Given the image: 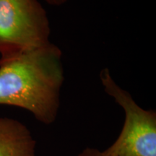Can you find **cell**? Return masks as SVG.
Wrapping results in <instances>:
<instances>
[{
  "mask_svg": "<svg viewBox=\"0 0 156 156\" xmlns=\"http://www.w3.org/2000/svg\"><path fill=\"white\" fill-rule=\"evenodd\" d=\"M62 51L51 42L0 64V105L28 111L37 121L55 122L64 81Z\"/></svg>",
  "mask_w": 156,
  "mask_h": 156,
  "instance_id": "cell-1",
  "label": "cell"
},
{
  "mask_svg": "<svg viewBox=\"0 0 156 156\" xmlns=\"http://www.w3.org/2000/svg\"><path fill=\"white\" fill-rule=\"evenodd\" d=\"M47 13L38 0H0V64L50 44Z\"/></svg>",
  "mask_w": 156,
  "mask_h": 156,
  "instance_id": "cell-2",
  "label": "cell"
},
{
  "mask_svg": "<svg viewBox=\"0 0 156 156\" xmlns=\"http://www.w3.org/2000/svg\"><path fill=\"white\" fill-rule=\"evenodd\" d=\"M104 91L124 110L125 118L116 141L104 151L109 156H156V113L142 108L121 87L108 68L100 73Z\"/></svg>",
  "mask_w": 156,
  "mask_h": 156,
  "instance_id": "cell-3",
  "label": "cell"
},
{
  "mask_svg": "<svg viewBox=\"0 0 156 156\" xmlns=\"http://www.w3.org/2000/svg\"><path fill=\"white\" fill-rule=\"evenodd\" d=\"M36 140L18 120L0 118V156H36Z\"/></svg>",
  "mask_w": 156,
  "mask_h": 156,
  "instance_id": "cell-4",
  "label": "cell"
},
{
  "mask_svg": "<svg viewBox=\"0 0 156 156\" xmlns=\"http://www.w3.org/2000/svg\"><path fill=\"white\" fill-rule=\"evenodd\" d=\"M76 156H109L104 151H101L95 148H86Z\"/></svg>",
  "mask_w": 156,
  "mask_h": 156,
  "instance_id": "cell-5",
  "label": "cell"
},
{
  "mask_svg": "<svg viewBox=\"0 0 156 156\" xmlns=\"http://www.w3.org/2000/svg\"><path fill=\"white\" fill-rule=\"evenodd\" d=\"M44 1L49 5L55 6V7H59V6L64 5L68 0H44Z\"/></svg>",
  "mask_w": 156,
  "mask_h": 156,
  "instance_id": "cell-6",
  "label": "cell"
}]
</instances>
